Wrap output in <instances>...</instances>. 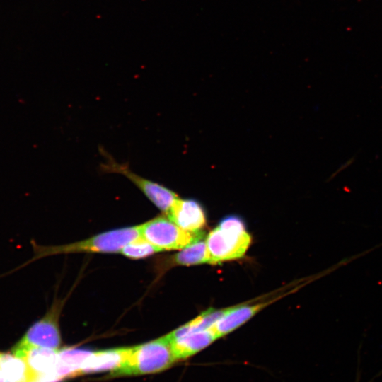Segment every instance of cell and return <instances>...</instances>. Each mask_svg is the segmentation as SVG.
I'll list each match as a JSON object with an SVG mask.
<instances>
[{"instance_id":"1","label":"cell","mask_w":382,"mask_h":382,"mask_svg":"<svg viewBox=\"0 0 382 382\" xmlns=\"http://www.w3.org/2000/svg\"><path fill=\"white\" fill-rule=\"evenodd\" d=\"M140 236L139 225L106 231L87 239L61 245H40L32 241L34 256L25 263L58 254L74 253H120L130 241Z\"/></svg>"},{"instance_id":"2","label":"cell","mask_w":382,"mask_h":382,"mask_svg":"<svg viewBox=\"0 0 382 382\" xmlns=\"http://www.w3.org/2000/svg\"><path fill=\"white\" fill-rule=\"evenodd\" d=\"M205 241L209 264H217L242 257L251 243V236L239 217L228 216L208 233Z\"/></svg>"},{"instance_id":"3","label":"cell","mask_w":382,"mask_h":382,"mask_svg":"<svg viewBox=\"0 0 382 382\" xmlns=\"http://www.w3.org/2000/svg\"><path fill=\"white\" fill-rule=\"evenodd\" d=\"M176 357L166 335L134 347L122 366L112 372L114 376L141 375L163 371L170 368Z\"/></svg>"},{"instance_id":"4","label":"cell","mask_w":382,"mask_h":382,"mask_svg":"<svg viewBox=\"0 0 382 382\" xmlns=\"http://www.w3.org/2000/svg\"><path fill=\"white\" fill-rule=\"evenodd\" d=\"M140 236L148 241L160 251L181 250L192 242L204 237L199 231L182 229L168 216H158L139 225Z\"/></svg>"},{"instance_id":"5","label":"cell","mask_w":382,"mask_h":382,"mask_svg":"<svg viewBox=\"0 0 382 382\" xmlns=\"http://www.w3.org/2000/svg\"><path fill=\"white\" fill-rule=\"evenodd\" d=\"M106 161L100 168L105 173L120 174L126 177L159 209L168 212L174 202L178 198V195L168 187L145 178L132 171L126 163L116 161L107 153L103 152Z\"/></svg>"},{"instance_id":"6","label":"cell","mask_w":382,"mask_h":382,"mask_svg":"<svg viewBox=\"0 0 382 382\" xmlns=\"http://www.w3.org/2000/svg\"><path fill=\"white\" fill-rule=\"evenodd\" d=\"M62 306L63 301H55L45 315L34 323L17 343L58 350L61 344L59 320Z\"/></svg>"},{"instance_id":"7","label":"cell","mask_w":382,"mask_h":382,"mask_svg":"<svg viewBox=\"0 0 382 382\" xmlns=\"http://www.w3.org/2000/svg\"><path fill=\"white\" fill-rule=\"evenodd\" d=\"M167 336L178 361L195 355L217 339L211 328L197 329L189 323L174 330Z\"/></svg>"},{"instance_id":"8","label":"cell","mask_w":382,"mask_h":382,"mask_svg":"<svg viewBox=\"0 0 382 382\" xmlns=\"http://www.w3.org/2000/svg\"><path fill=\"white\" fill-rule=\"evenodd\" d=\"M166 215L177 226L187 231H199L206 224L202 206L192 199H176Z\"/></svg>"},{"instance_id":"9","label":"cell","mask_w":382,"mask_h":382,"mask_svg":"<svg viewBox=\"0 0 382 382\" xmlns=\"http://www.w3.org/2000/svg\"><path fill=\"white\" fill-rule=\"evenodd\" d=\"M57 352L48 348L25 347L18 343L12 349L13 354L25 360L36 378L54 370Z\"/></svg>"},{"instance_id":"10","label":"cell","mask_w":382,"mask_h":382,"mask_svg":"<svg viewBox=\"0 0 382 382\" xmlns=\"http://www.w3.org/2000/svg\"><path fill=\"white\" fill-rule=\"evenodd\" d=\"M274 300L251 305H241L228 308V311L212 325L211 329L217 338L221 337L247 322L259 311Z\"/></svg>"},{"instance_id":"11","label":"cell","mask_w":382,"mask_h":382,"mask_svg":"<svg viewBox=\"0 0 382 382\" xmlns=\"http://www.w3.org/2000/svg\"><path fill=\"white\" fill-rule=\"evenodd\" d=\"M131 347L117 348L91 352L83 362L78 376L84 374L118 369L126 360Z\"/></svg>"},{"instance_id":"12","label":"cell","mask_w":382,"mask_h":382,"mask_svg":"<svg viewBox=\"0 0 382 382\" xmlns=\"http://www.w3.org/2000/svg\"><path fill=\"white\" fill-rule=\"evenodd\" d=\"M91 352L66 348L57 352L54 371L60 380L78 376V372Z\"/></svg>"},{"instance_id":"13","label":"cell","mask_w":382,"mask_h":382,"mask_svg":"<svg viewBox=\"0 0 382 382\" xmlns=\"http://www.w3.org/2000/svg\"><path fill=\"white\" fill-rule=\"evenodd\" d=\"M0 371L11 382H30L36 379L25 360L13 353L0 352Z\"/></svg>"},{"instance_id":"14","label":"cell","mask_w":382,"mask_h":382,"mask_svg":"<svg viewBox=\"0 0 382 382\" xmlns=\"http://www.w3.org/2000/svg\"><path fill=\"white\" fill-rule=\"evenodd\" d=\"M203 238L180 250L178 253L168 259L167 266H191L209 263L207 243Z\"/></svg>"},{"instance_id":"15","label":"cell","mask_w":382,"mask_h":382,"mask_svg":"<svg viewBox=\"0 0 382 382\" xmlns=\"http://www.w3.org/2000/svg\"><path fill=\"white\" fill-rule=\"evenodd\" d=\"M157 252V248L146 239L139 236L125 245L120 252L124 256L139 260L150 256Z\"/></svg>"},{"instance_id":"16","label":"cell","mask_w":382,"mask_h":382,"mask_svg":"<svg viewBox=\"0 0 382 382\" xmlns=\"http://www.w3.org/2000/svg\"><path fill=\"white\" fill-rule=\"evenodd\" d=\"M359 374H357V378H356L355 382H359ZM369 382H371V381H369Z\"/></svg>"},{"instance_id":"17","label":"cell","mask_w":382,"mask_h":382,"mask_svg":"<svg viewBox=\"0 0 382 382\" xmlns=\"http://www.w3.org/2000/svg\"><path fill=\"white\" fill-rule=\"evenodd\" d=\"M30 382H39V381H38L37 380L35 379V380H33V381H30Z\"/></svg>"}]
</instances>
